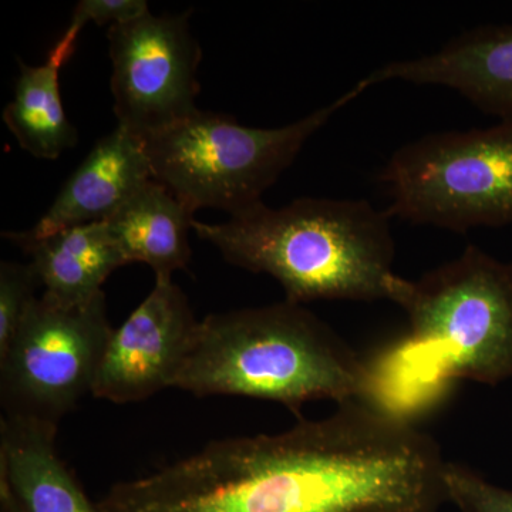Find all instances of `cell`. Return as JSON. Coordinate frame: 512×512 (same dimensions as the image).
I'll return each mask as SVG.
<instances>
[{
	"label": "cell",
	"mask_w": 512,
	"mask_h": 512,
	"mask_svg": "<svg viewBox=\"0 0 512 512\" xmlns=\"http://www.w3.org/2000/svg\"><path fill=\"white\" fill-rule=\"evenodd\" d=\"M447 501L458 512H512V490L498 487L463 464L446 463Z\"/></svg>",
	"instance_id": "obj_17"
},
{
	"label": "cell",
	"mask_w": 512,
	"mask_h": 512,
	"mask_svg": "<svg viewBox=\"0 0 512 512\" xmlns=\"http://www.w3.org/2000/svg\"><path fill=\"white\" fill-rule=\"evenodd\" d=\"M173 387L271 400L299 416L312 400L369 402L372 370L315 313L285 301L205 316Z\"/></svg>",
	"instance_id": "obj_3"
},
{
	"label": "cell",
	"mask_w": 512,
	"mask_h": 512,
	"mask_svg": "<svg viewBox=\"0 0 512 512\" xmlns=\"http://www.w3.org/2000/svg\"><path fill=\"white\" fill-rule=\"evenodd\" d=\"M198 323L187 295L173 278H156L147 298L111 333L93 396L126 404L173 387Z\"/></svg>",
	"instance_id": "obj_9"
},
{
	"label": "cell",
	"mask_w": 512,
	"mask_h": 512,
	"mask_svg": "<svg viewBox=\"0 0 512 512\" xmlns=\"http://www.w3.org/2000/svg\"><path fill=\"white\" fill-rule=\"evenodd\" d=\"M150 12L146 0H82L73 10L67 32L79 36L87 23L97 26L130 22Z\"/></svg>",
	"instance_id": "obj_18"
},
{
	"label": "cell",
	"mask_w": 512,
	"mask_h": 512,
	"mask_svg": "<svg viewBox=\"0 0 512 512\" xmlns=\"http://www.w3.org/2000/svg\"><path fill=\"white\" fill-rule=\"evenodd\" d=\"M450 87L501 121H512V25L467 30L431 55L384 64L363 79Z\"/></svg>",
	"instance_id": "obj_10"
},
{
	"label": "cell",
	"mask_w": 512,
	"mask_h": 512,
	"mask_svg": "<svg viewBox=\"0 0 512 512\" xmlns=\"http://www.w3.org/2000/svg\"><path fill=\"white\" fill-rule=\"evenodd\" d=\"M190 16L191 10L175 16L148 12L107 32L117 126L140 140L200 110L195 99L202 52Z\"/></svg>",
	"instance_id": "obj_8"
},
{
	"label": "cell",
	"mask_w": 512,
	"mask_h": 512,
	"mask_svg": "<svg viewBox=\"0 0 512 512\" xmlns=\"http://www.w3.org/2000/svg\"><path fill=\"white\" fill-rule=\"evenodd\" d=\"M150 180L153 175L143 140L117 126L97 141L35 227L19 235L40 239L77 225L106 221Z\"/></svg>",
	"instance_id": "obj_12"
},
{
	"label": "cell",
	"mask_w": 512,
	"mask_h": 512,
	"mask_svg": "<svg viewBox=\"0 0 512 512\" xmlns=\"http://www.w3.org/2000/svg\"><path fill=\"white\" fill-rule=\"evenodd\" d=\"M366 89L362 80L329 106L279 128L244 127L225 114L195 111L144 138L153 180L194 212L217 208L231 217L248 210L262 202L306 141Z\"/></svg>",
	"instance_id": "obj_5"
},
{
	"label": "cell",
	"mask_w": 512,
	"mask_h": 512,
	"mask_svg": "<svg viewBox=\"0 0 512 512\" xmlns=\"http://www.w3.org/2000/svg\"><path fill=\"white\" fill-rule=\"evenodd\" d=\"M57 429L22 417L0 419L2 512H101L57 453Z\"/></svg>",
	"instance_id": "obj_11"
},
{
	"label": "cell",
	"mask_w": 512,
	"mask_h": 512,
	"mask_svg": "<svg viewBox=\"0 0 512 512\" xmlns=\"http://www.w3.org/2000/svg\"><path fill=\"white\" fill-rule=\"evenodd\" d=\"M113 330L103 292L80 305L37 298L0 356L3 416L59 427L84 396L93 394Z\"/></svg>",
	"instance_id": "obj_7"
},
{
	"label": "cell",
	"mask_w": 512,
	"mask_h": 512,
	"mask_svg": "<svg viewBox=\"0 0 512 512\" xmlns=\"http://www.w3.org/2000/svg\"><path fill=\"white\" fill-rule=\"evenodd\" d=\"M440 448L369 402L279 434L211 441L147 476L120 481L101 512H439Z\"/></svg>",
	"instance_id": "obj_1"
},
{
	"label": "cell",
	"mask_w": 512,
	"mask_h": 512,
	"mask_svg": "<svg viewBox=\"0 0 512 512\" xmlns=\"http://www.w3.org/2000/svg\"><path fill=\"white\" fill-rule=\"evenodd\" d=\"M390 214L365 200L298 198L282 208L264 202L221 224L192 222V231L238 268L268 274L285 301L393 302Z\"/></svg>",
	"instance_id": "obj_2"
},
{
	"label": "cell",
	"mask_w": 512,
	"mask_h": 512,
	"mask_svg": "<svg viewBox=\"0 0 512 512\" xmlns=\"http://www.w3.org/2000/svg\"><path fill=\"white\" fill-rule=\"evenodd\" d=\"M3 238L30 256L43 295L62 305H80L96 298L116 269L127 265L104 221L63 229L49 237L26 239L19 232Z\"/></svg>",
	"instance_id": "obj_13"
},
{
	"label": "cell",
	"mask_w": 512,
	"mask_h": 512,
	"mask_svg": "<svg viewBox=\"0 0 512 512\" xmlns=\"http://www.w3.org/2000/svg\"><path fill=\"white\" fill-rule=\"evenodd\" d=\"M77 37L66 30L40 66L19 60L15 96L3 110V121L19 146L33 157L55 160L77 144V130L67 119L59 82L60 70L72 57Z\"/></svg>",
	"instance_id": "obj_15"
},
{
	"label": "cell",
	"mask_w": 512,
	"mask_h": 512,
	"mask_svg": "<svg viewBox=\"0 0 512 512\" xmlns=\"http://www.w3.org/2000/svg\"><path fill=\"white\" fill-rule=\"evenodd\" d=\"M393 302L409 336L372 363L377 404L396 413L400 393H441L454 380L498 384L512 376V264L468 245L419 281L400 279Z\"/></svg>",
	"instance_id": "obj_4"
},
{
	"label": "cell",
	"mask_w": 512,
	"mask_h": 512,
	"mask_svg": "<svg viewBox=\"0 0 512 512\" xmlns=\"http://www.w3.org/2000/svg\"><path fill=\"white\" fill-rule=\"evenodd\" d=\"M194 214L167 187L150 180L104 222L126 264L143 262L156 278H173L191 261L188 232Z\"/></svg>",
	"instance_id": "obj_14"
},
{
	"label": "cell",
	"mask_w": 512,
	"mask_h": 512,
	"mask_svg": "<svg viewBox=\"0 0 512 512\" xmlns=\"http://www.w3.org/2000/svg\"><path fill=\"white\" fill-rule=\"evenodd\" d=\"M39 286L32 265L10 261L0 264V356L8 350L20 323L36 301Z\"/></svg>",
	"instance_id": "obj_16"
},
{
	"label": "cell",
	"mask_w": 512,
	"mask_h": 512,
	"mask_svg": "<svg viewBox=\"0 0 512 512\" xmlns=\"http://www.w3.org/2000/svg\"><path fill=\"white\" fill-rule=\"evenodd\" d=\"M390 217L456 232L512 224V121L433 133L384 167Z\"/></svg>",
	"instance_id": "obj_6"
}]
</instances>
